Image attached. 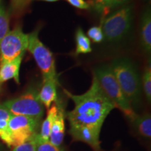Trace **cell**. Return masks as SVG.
I'll return each mask as SVG.
<instances>
[{
	"label": "cell",
	"mask_w": 151,
	"mask_h": 151,
	"mask_svg": "<svg viewBox=\"0 0 151 151\" xmlns=\"http://www.w3.org/2000/svg\"><path fill=\"white\" fill-rule=\"evenodd\" d=\"M64 91L75 104L74 109L67 114L70 129L88 128L99 137L106 118L116 107L101 89L95 76L89 90L84 94L75 95Z\"/></svg>",
	"instance_id": "obj_1"
},
{
	"label": "cell",
	"mask_w": 151,
	"mask_h": 151,
	"mask_svg": "<svg viewBox=\"0 0 151 151\" xmlns=\"http://www.w3.org/2000/svg\"><path fill=\"white\" fill-rule=\"evenodd\" d=\"M110 66L130 105H137L141 97V81L134 65L127 58H119Z\"/></svg>",
	"instance_id": "obj_2"
},
{
	"label": "cell",
	"mask_w": 151,
	"mask_h": 151,
	"mask_svg": "<svg viewBox=\"0 0 151 151\" xmlns=\"http://www.w3.org/2000/svg\"><path fill=\"white\" fill-rule=\"evenodd\" d=\"M94 75L97 78L101 89L112 101L116 108L120 109L127 118L133 121L137 115L124 97L111 66L107 65L99 66L94 70Z\"/></svg>",
	"instance_id": "obj_3"
},
{
	"label": "cell",
	"mask_w": 151,
	"mask_h": 151,
	"mask_svg": "<svg viewBox=\"0 0 151 151\" xmlns=\"http://www.w3.org/2000/svg\"><path fill=\"white\" fill-rule=\"evenodd\" d=\"M2 104L12 115L41 120L44 114V106L39 99V92L33 89L18 97L7 100Z\"/></svg>",
	"instance_id": "obj_4"
},
{
	"label": "cell",
	"mask_w": 151,
	"mask_h": 151,
	"mask_svg": "<svg viewBox=\"0 0 151 151\" xmlns=\"http://www.w3.org/2000/svg\"><path fill=\"white\" fill-rule=\"evenodd\" d=\"M28 37L27 50L32 55L38 67L40 69L43 80L50 79L58 81L55 63L52 52L39 39L37 31H34L29 34Z\"/></svg>",
	"instance_id": "obj_5"
},
{
	"label": "cell",
	"mask_w": 151,
	"mask_h": 151,
	"mask_svg": "<svg viewBox=\"0 0 151 151\" xmlns=\"http://www.w3.org/2000/svg\"><path fill=\"white\" fill-rule=\"evenodd\" d=\"M132 22V9L129 6L113 12L105 19L101 26L104 39L109 41L121 40L131 29Z\"/></svg>",
	"instance_id": "obj_6"
},
{
	"label": "cell",
	"mask_w": 151,
	"mask_h": 151,
	"mask_svg": "<svg viewBox=\"0 0 151 151\" xmlns=\"http://www.w3.org/2000/svg\"><path fill=\"white\" fill-rule=\"evenodd\" d=\"M29 37L17 27L9 31L0 41V62H9L24 55L27 50Z\"/></svg>",
	"instance_id": "obj_7"
},
{
	"label": "cell",
	"mask_w": 151,
	"mask_h": 151,
	"mask_svg": "<svg viewBox=\"0 0 151 151\" xmlns=\"http://www.w3.org/2000/svg\"><path fill=\"white\" fill-rule=\"evenodd\" d=\"M41 120L24 116L12 115L9 121L12 146L22 144L38 133Z\"/></svg>",
	"instance_id": "obj_8"
},
{
	"label": "cell",
	"mask_w": 151,
	"mask_h": 151,
	"mask_svg": "<svg viewBox=\"0 0 151 151\" xmlns=\"http://www.w3.org/2000/svg\"><path fill=\"white\" fill-rule=\"evenodd\" d=\"M57 106L58 109V113L52 122L50 137H49V141L55 146L60 147L65 137V113L61 105L58 104Z\"/></svg>",
	"instance_id": "obj_9"
},
{
	"label": "cell",
	"mask_w": 151,
	"mask_h": 151,
	"mask_svg": "<svg viewBox=\"0 0 151 151\" xmlns=\"http://www.w3.org/2000/svg\"><path fill=\"white\" fill-rule=\"evenodd\" d=\"M23 56H19L11 61L0 62V83L11 79H14L16 83H20L19 73Z\"/></svg>",
	"instance_id": "obj_10"
},
{
	"label": "cell",
	"mask_w": 151,
	"mask_h": 151,
	"mask_svg": "<svg viewBox=\"0 0 151 151\" xmlns=\"http://www.w3.org/2000/svg\"><path fill=\"white\" fill-rule=\"evenodd\" d=\"M58 81L47 79L43 80V86L39 92V98L41 102L47 109L50 108L52 103L57 100V86Z\"/></svg>",
	"instance_id": "obj_11"
},
{
	"label": "cell",
	"mask_w": 151,
	"mask_h": 151,
	"mask_svg": "<svg viewBox=\"0 0 151 151\" xmlns=\"http://www.w3.org/2000/svg\"><path fill=\"white\" fill-rule=\"evenodd\" d=\"M141 43L144 51H151V14L149 9L143 13L141 23Z\"/></svg>",
	"instance_id": "obj_12"
},
{
	"label": "cell",
	"mask_w": 151,
	"mask_h": 151,
	"mask_svg": "<svg viewBox=\"0 0 151 151\" xmlns=\"http://www.w3.org/2000/svg\"><path fill=\"white\" fill-rule=\"evenodd\" d=\"M12 114L4 106L0 104V139L9 147H12L10 131L9 129V121Z\"/></svg>",
	"instance_id": "obj_13"
},
{
	"label": "cell",
	"mask_w": 151,
	"mask_h": 151,
	"mask_svg": "<svg viewBox=\"0 0 151 151\" xmlns=\"http://www.w3.org/2000/svg\"><path fill=\"white\" fill-rule=\"evenodd\" d=\"M76 40V55L80 54H87L92 51L91 43L90 39L86 35L83 30L81 27H78L76 32L75 35Z\"/></svg>",
	"instance_id": "obj_14"
},
{
	"label": "cell",
	"mask_w": 151,
	"mask_h": 151,
	"mask_svg": "<svg viewBox=\"0 0 151 151\" xmlns=\"http://www.w3.org/2000/svg\"><path fill=\"white\" fill-rule=\"evenodd\" d=\"M136 127L141 135L143 137L150 139L151 137V117L150 115L147 114L137 117L133 120Z\"/></svg>",
	"instance_id": "obj_15"
},
{
	"label": "cell",
	"mask_w": 151,
	"mask_h": 151,
	"mask_svg": "<svg viewBox=\"0 0 151 151\" xmlns=\"http://www.w3.org/2000/svg\"><path fill=\"white\" fill-rule=\"evenodd\" d=\"M58 106H52L51 108L49 109L46 119L43 121L41 128V132L39 133V135H40V137L42 138L43 140L49 141L50 129H51V126L55 117L56 116L57 113H58Z\"/></svg>",
	"instance_id": "obj_16"
},
{
	"label": "cell",
	"mask_w": 151,
	"mask_h": 151,
	"mask_svg": "<svg viewBox=\"0 0 151 151\" xmlns=\"http://www.w3.org/2000/svg\"><path fill=\"white\" fill-rule=\"evenodd\" d=\"M9 13L0 1V41L9 32Z\"/></svg>",
	"instance_id": "obj_17"
},
{
	"label": "cell",
	"mask_w": 151,
	"mask_h": 151,
	"mask_svg": "<svg viewBox=\"0 0 151 151\" xmlns=\"http://www.w3.org/2000/svg\"><path fill=\"white\" fill-rule=\"evenodd\" d=\"M35 141L37 151H62L60 147L52 144L49 141L43 140L39 133L35 136Z\"/></svg>",
	"instance_id": "obj_18"
},
{
	"label": "cell",
	"mask_w": 151,
	"mask_h": 151,
	"mask_svg": "<svg viewBox=\"0 0 151 151\" xmlns=\"http://www.w3.org/2000/svg\"><path fill=\"white\" fill-rule=\"evenodd\" d=\"M143 89L146 99L150 102L151 100V67L148 65L145 69L142 77Z\"/></svg>",
	"instance_id": "obj_19"
},
{
	"label": "cell",
	"mask_w": 151,
	"mask_h": 151,
	"mask_svg": "<svg viewBox=\"0 0 151 151\" xmlns=\"http://www.w3.org/2000/svg\"><path fill=\"white\" fill-rule=\"evenodd\" d=\"M32 0H11V12L14 15L22 14L27 9Z\"/></svg>",
	"instance_id": "obj_20"
},
{
	"label": "cell",
	"mask_w": 151,
	"mask_h": 151,
	"mask_svg": "<svg viewBox=\"0 0 151 151\" xmlns=\"http://www.w3.org/2000/svg\"><path fill=\"white\" fill-rule=\"evenodd\" d=\"M88 38L91 39L94 43H101L104 39L102 28L99 26L90 27L88 31Z\"/></svg>",
	"instance_id": "obj_21"
},
{
	"label": "cell",
	"mask_w": 151,
	"mask_h": 151,
	"mask_svg": "<svg viewBox=\"0 0 151 151\" xmlns=\"http://www.w3.org/2000/svg\"><path fill=\"white\" fill-rule=\"evenodd\" d=\"M11 151H37L35 137L19 146L14 147Z\"/></svg>",
	"instance_id": "obj_22"
},
{
	"label": "cell",
	"mask_w": 151,
	"mask_h": 151,
	"mask_svg": "<svg viewBox=\"0 0 151 151\" xmlns=\"http://www.w3.org/2000/svg\"><path fill=\"white\" fill-rule=\"evenodd\" d=\"M110 0H93L92 6L94 10L99 14H103L108 10Z\"/></svg>",
	"instance_id": "obj_23"
},
{
	"label": "cell",
	"mask_w": 151,
	"mask_h": 151,
	"mask_svg": "<svg viewBox=\"0 0 151 151\" xmlns=\"http://www.w3.org/2000/svg\"><path fill=\"white\" fill-rule=\"evenodd\" d=\"M67 2L75 8L83 10H88L90 8V4L85 0H67Z\"/></svg>",
	"instance_id": "obj_24"
},
{
	"label": "cell",
	"mask_w": 151,
	"mask_h": 151,
	"mask_svg": "<svg viewBox=\"0 0 151 151\" xmlns=\"http://www.w3.org/2000/svg\"><path fill=\"white\" fill-rule=\"evenodd\" d=\"M128 1H129V0H113V1L111 4L110 6H109V9L115 8V7L118 6L127 2Z\"/></svg>",
	"instance_id": "obj_25"
},
{
	"label": "cell",
	"mask_w": 151,
	"mask_h": 151,
	"mask_svg": "<svg viewBox=\"0 0 151 151\" xmlns=\"http://www.w3.org/2000/svg\"><path fill=\"white\" fill-rule=\"evenodd\" d=\"M39 1H47V2H55V1H59V0H39Z\"/></svg>",
	"instance_id": "obj_26"
},
{
	"label": "cell",
	"mask_w": 151,
	"mask_h": 151,
	"mask_svg": "<svg viewBox=\"0 0 151 151\" xmlns=\"http://www.w3.org/2000/svg\"><path fill=\"white\" fill-rule=\"evenodd\" d=\"M0 151H3V148H2V146H1V144H0Z\"/></svg>",
	"instance_id": "obj_27"
},
{
	"label": "cell",
	"mask_w": 151,
	"mask_h": 151,
	"mask_svg": "<svg viewBox=\"0 0 151 151\" xmlns=\"http://www.w3.org/2000/svg\"><path fill=\"white\" fill-rule=\"evenodd\" d=\"M112 1H113V0H110V4H109V6H110L111 4V2H112Z\"/></svg>",
	"instance_id": "obj_28"
},
{
	"label": "cell",
	"mask_w": 151,
	"mask_h": 151,
	"mask_svg": "<svg viewBox=\"0 0 151 151\" xmlns=\"http://www.w3.org/2000/svg\"><path fill=\"white\" fill-rule=\"evenodd\" d=\"M0 1H1V0H0Z\"/></svg>",
	"instance_id": "obj_29"
}]
</instances>
